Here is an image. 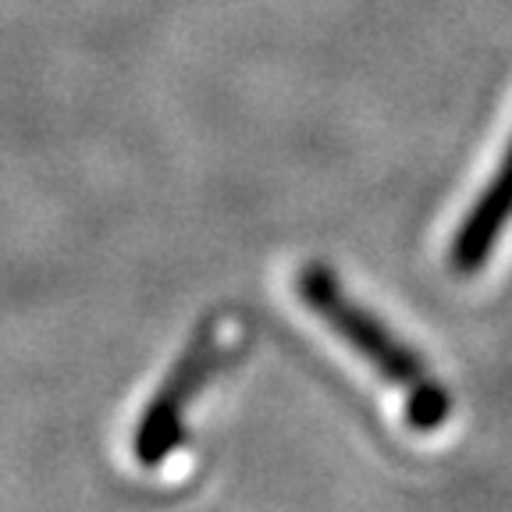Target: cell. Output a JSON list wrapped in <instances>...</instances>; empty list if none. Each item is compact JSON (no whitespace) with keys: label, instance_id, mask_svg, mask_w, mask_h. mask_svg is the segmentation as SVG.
Returning <instances> with one entry per match:
<instances>
[{"label":"cell","instance_id":"6da1fadb","mask_svg":"<svg viewBox=\"0 0 512 512\" xmlns=\"http://www.w3.org/2000/svg\"><path fill=\"white\" fill-rule=\"evenodd\" d=\"M299 296L335 335H342L363 360L374 363L384 381L406 388L409 420H413L416 431L441 427V420L448 416V395L441 392V384L431 381V374L420 367V360L384 328L381 320H374L363 306L352 303L324 267H306L299 274Z\"/></svg>","mask_w":512,"mask_h":512},{"label":"cell","instance_id":"7a4b0ae2","mask_svg":"<svg viewBox=\"0 0 512 512\" xmlns=\"http://www.w3.org/2000/svg\"><path fill=\"white\" fill-rule=\"evenodd\" d=\"M509 217H512V143L505 150L491 185L480 192L477 207L466 214L463 228H459L456 242H452V267L459 274H473L488 264L491 249L502 239Z\"/></svg>","mask_w":512,"mask_h":512}]
</instances>
